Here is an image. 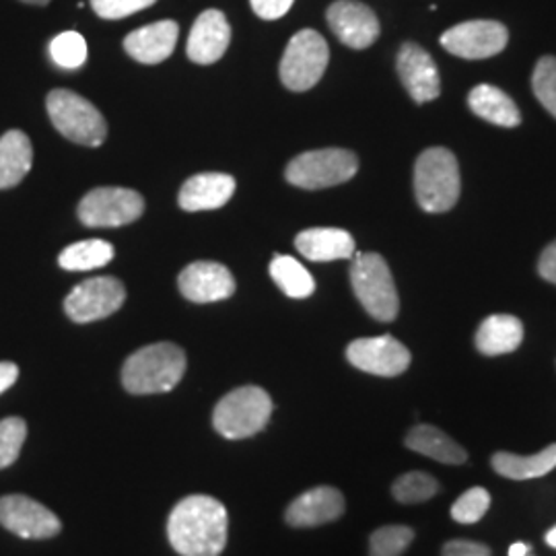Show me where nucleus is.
I'll list each match as a JSON object with an SVG mask.
<instances>
[{
  "instance_id": "obj_33",
  "label": "nucleus",
  "mask_w": 556,
  "mask_h": 556,
  "mask_svg": "<svg viewBox=\"0 0 556 556\" xmlns=\"http://www.w3.org/2000/svg\"><path fill=\"white\" fill-rule=\"evenodd\" d=\"M489 507H491L489 491L482 486H475L457 498L452 507V517L457 523H477L489 511Z\"/></svg>"
},
{
  "instance_id": "obj_9",
  "label": "nucleus",
  "mask_w": 556,
  "mask_h": 556,
  "mask_svg": "<svg viewBox=\"0 0 556 556\" xmlns=\"http://www.w3.org/2000/svg\"><path fill=\"white\" fill-rule=\"evenodd\" d=\"M144 200L130 188H96L80 200V223L87 227H122L139 219Z\"/></svg>"
},
{
  "instance_id": "obj_28",
  "label": "nucleus",
  "mask_w": 556,
  "mask_h": 556,
  "mask_svg": "<svg viewBox=\"0 0 556 556\" xmlns=\"http://www.w3.org/2000/svg\"><path fill=\"white\" fill-rule=\"evenodd\" d=\"M270 277L287 298L305 299L316 291V280L299 260L277 256L270 262Z\"/></svg>"
},
{
  "instance_id": "obj_14",
  "label": "nucleus",
  "mask_w": 556,
  "mask_h": 556,
  "mask_svg": "<svg viewBox=\"0 0 556 556\" xmlns=\"http://www.w3.org/2000/svg\"><path fill=\"white\" fill-rule=\"evenodd\" d=\"M326 17L334 36L349 48L365 50L379 38L376 13L355 0H338L328 9Z\"/></svg>"
},
{
  "instance_id": "obj_11",
  "label": "nucleus",
  "mask_w": 556,
  "mask_h": 556,
  "mask_svg": "<svg viewBox=\"0 0 556 556\" xmlns=\"http://www.w3.org/2000/svg\"><path fill=\"white\" fill-rule=\"evenodd\" d=\"M509 34L498 21H466L441 36V46L459 59L482 60L505 50Z\"/></svg>"
},
{
  "instance_id": "obj_29",
  "label": "nucleus",
  "mask_w": 556,
  "mask_h": 556,
  "mask_svg": "<svg viewBox=\"0 0 556 556\" xmlns=\"http://www.w3.org/2000/svg\"><path fill=\"white\" fill-rule=\"evenodd\" d=\"M50 56L64 71H77L87 62V41L77 31H64L50 43Z\"/></svg>"
},
{
  "instance_id": "obj_27",
  "label": "nucleus",
  "mask_w": 556,
  "mask_h": 556,
  "mask_svg": "<svg viewBox=\"0 0 556 556\" xmlns=\"http://www.w3.org/2000/svg\"><path fill=\"white\" fill-rule=\"evenodd\" d=\"M114 260V248L103 239H85L68 245L60 254L59 264L64 270H96Z\"/></svg>"
},
{
  "instance_id": "obj_21",
  "label": "nucleus",
  "mask_w": 556,
  "mask_h": 556,
  "mask_svg": "<svg viewBox=\"0 0 556 556\" xmlns=\"http://www.w3.org/2000/svg\"><path fill=\"white\" fill-rule=\"evenodd\" d=\"M295 248L301 256L312 262H332V260L353 258L355 239L344 229L318 227L299 233Z\"/></svg>"
},
{
  "instance_id": "obj_12",
  "label": "nucleus",
  "mask_w": 556,
  "mask_h": 556,
  "mask_svg": "<svg viewBox=\"0 0 556 556\" xmlns=\"http://www.w3.org/2000/svg\"><path fill=\"white\" fill-rule=\"evenodd\" d=\"M346 358L361 371L379 376V378H396L402 376L410 365V351L390 334L376 338H358L346 349Z\"/></svg>"
},
{
  "instance_id": "obj_22",
  "label": "nucleus",
  "mask_w": 556,
  "mask_h": 556,
  "mask_svg": "<svg viewBox=\"0 0 556 556\" xmlns=\"http://www.w3.org/2000/svg\"><path fill=\"white\" fill-rule=\"evenodd\" d=\"M523 340V326L516 316L498 314L480 324L477 332V349L482 355L495 357L514 353Z\"/></svg>"
},
{
  "instance_id": "obj_30",
  "label": "nucleus",
  "mask_w": 556,
  "mask_h": 556,
  "mask_svg": "<svg viewBox=\"0 0 556 556\" xmlns=\"http://www.w3.org/2000/svg\"><path fill=\"white\" fill-rule=\"evenodd\" d=\"M439 491V482L431 475L427 472H408V475H402L394 482L392 486V493L400 503H422V501H429L431 497H435Z\"/></svg>"
},
{
  "instance_id": "obj_35",
  "label": "nucleus",
  "mask_w": 556,
  "mask_h": 556,
  "mask_svg": "<svg viewBox=\"0 0 556 556\" xmlns=\"http://www.w3.org/2000/svg\"><path fill=\"white\" fill-rule=\"evenodd\" d=\"M155 2L157 0H91V7L101 20L116 21L130 17Z\"/></svg>"
},
{
  "instance_id": "obj_24",
  "label": "nucleus",
  "mask_w": 556,
  "mask_h": 556,
  "mask_svg": "<svg viewBox=\"0 0 556 556\" xmlns=\"http://www.w3.org/2000/svg\"><path fill=\"white\" fill-rule=\"evenodd\" d=\"M468 105L478 118L486 119V122L497 124L503 128H514L521 122V114L517 110L516 101L493 85L475 87L468 96Z\"/></svg>"
},
{
  "instance_id": "obj_10",
  "label": "nucleus",
  "mask_w": 556,
  "mask_h": 556,
  "mask_svg": "<svg viewBox=\"0 0 556 556\" xmlns=\"http://www.w3.org/2000/svg\"><path fill=\"white\" fill-rule=\"evenodd\" d=\"M126 301V289L114 277L83 280L64 301L66 316L77 324H89L116 314Z\"/></svg>"
},
{
  "instance_id": "obj_37",
  "label": "nucleus",
  "mask_w": 556,
  "mask_h": 556,
  "mask_svg": "<svg viewBox=\"0 0 556 556\" xmlns=\"http://www.w3.org/2000/svg\"><path fill=\"white\" fill-rule=\"evenodd\" d=\"M443 556H491L489 546L468 542V540H452L443 546Z\"/></svg>"
},
{
  "instance_id": "obj_5",
  "label": "nucleus",
  "mask_w": 556,
  "mask_h": 556,
  "mask_svg": "<svg viewBox=\"0 0 556 556\" xmlns=\"http://www.w3.org/2000/svg\"><path fill=\"white\" fill-rule=\"evenodd\" d=\"M48 116L52 119L54 128L62 137L85 147H100L108 135V124L100 114V110L68 89H54L50 91L48 100Z\"/></svg>"
},
{
  "instance_id": "obj_25",
  "label": "nucleus",
  "mask_w": 556,
  "mask_h": 556,
  "mask_svg": "<svg viewBox=\"0 0 556 556\" xmlns=\"http://www.w3.org/2000/svg\"><path fill=\"white\" fill-rule=\"evenodd\" d=\"M406 447L417 454H422V456L438 459L441 464H452V466L464 464L468 459L464 447L457 441L431 425L415 427L406 435Z\"/></svg>"
},
{
  "instance_id": "obj_32",
  "label": "nucleus",
  "mask_w": 556,
  "mask_h": 556,
  "mask_svg": "<svg viewBox=\"0 0 556 556\" xmlns=\"http://www.w3.org/2000/svg\"><path fill=\"white\" fill-rule=\"evenodd\" d=\"M27 438V422L20 417L0 420V470L13 466Z\"/></svg>"
},
{
  "instance_id": "obj_15",
  "label": "nucleus",
  "mask_w": 556,
  "mask_h": 556,
  "mask_svg": "<svg viewBox=\"0 0 556 556\" xmlns=\"http://www.w3.org/2000/svg\"><path fill=\"white\" fill-rule=\"evenodd\" d=\"M181 295L194 303H215L236 293V278L217 262H194L178 278Z\"/></svg>"
},
{
  "instance_id": "obj_23",
  "label": "nucleus",
  "mask_w": 556,
  "mask_h": 556,
  "mask_svg": "<svg viewBox=\"0 0 556 556\" xmlns=\"http://www.w3.org/2000/svg\"><path fill=\"white\" fill-rule=\"evenodd\" d=\"M34 163L31 140L21 130H9L0 139V190L17 186Z\"/></svg>"
},
{
  "instance_id": "obj_3",
  "label": "nucleus",
  "mask_w": 556,
  "mask_h": 556,
  "mask_svg": "<svg viewBox=\"0 0 556 556\" xmlns=\"http://www.w3.org/2000/svg\"><path fill=\"white\" fill-rule=\"evenodd\" d=\"M415 194L427 213H445L459 199V167L452 151L433 147L418 155Z\"/></svg>"
},
{
  "instance_id": "obj_20",
  "label": "nucleus",
  "mask_w": 556,
  "mask_h": 556,
  "mask_svg": "<svg viewBox=\"0 0 556 556\" xmlns=\"http://www.w3.org/2000/svg\"><path fill=\"white\" fill-rule=\"evenodd\" d=\"M236 192V179L227 174H199L179 190V206L188 213L215 211L227 204Z\"/></svg>"
},
{
  "instance_id": "obj_18",
  "label": "nucleus",
  "mask_w": 556,
  "mask_h": 556,
  "mask_svg": "<svg viewBox=\"0 0 556 556\" xmlns=\"http://www.w3.org/2000/svg\"><path fill=\"white\" fill-rule=\"evenodd\" d=\"M344 514V497L334 486L305 491L287 507V523L293 528H316Z\"/></svg>"
},
{
  "instance_id": "obj_41",
  "label": "nucleus",
  "mask_w": 556,
  "mask_h": 556,
  "mask_svg": "<svg viewBox=\"0 0 556 556\" xmlns=\"http://www.w3.org/2000/svg\"><path fill=\"white\" fill-rule=\"evenodd\" d=\"M546 544H548L551 548H556V528H553V530L546 534Z\"/></svg>"
},
{
  "instance_id": "obj_40",
  "label": "nucleus",
  "mask_w": 556,
  "mask_h": 556,
  "mask_svg": "<svg viewBox=\"0 0 556 556\" xmlns=\"http://www.w3.org/2000/svg\"><path fill=\"white\" fill-rule=\"evenodd\" d=\"M530 546L528 544H523V542H516V544H511V548H509V556H528L530 555Z\"/></svg>"
},
{
  "instance_id": "obj_39",
  "label": "nucleus",
  "mask_w": 556,
  "mask_h": 556,
  "mask_svg": "<svg viewBox=\"0 0 556 556\" xmlns=\"http://www.w3.org/2000/svg\"><path fill=\"white\" fill-rule=\"evenodd\" d=\"M17 378H20V367L11 361H2L0 363V394H4L9 388H13Z\"/></svg>"
},
{
  "instance_id": "obj_13",
  "label": "nucleus",
  "mask_w": 556,
  "mask_h": 556,
  "mask_svg": "<svg viewBox=\"0 0 556 556\" xmlns=\"http://www.w3.org/2000/svg\"><path fill=\"white\" fill-rule=\"evenodd\" d=\"M0 526L15 536L27 540H46L60 534L62 523L46 505L25 495H7L0 498Z\"/></svg>"
},
{
  "instance_id": "obj_38",
  "label": "nucleus",
  "mask_w": 556,
  "mask_h": 556,
  "mask_svg": "<svg viewBox=\"0 0 556 556\" xmlns=\"http://www.w3.org/2000/svg\"><path fill=\"white\" fill-rule=\"evenodd\" d=\"M540 277L546 278L548 282L556 285V241H553L540 256V264H538Z\"/></svg>"
},
{
  "instance_id": "obj_36",
  "label": "nucleus",
  "mask_w": 556,
  "mask_h": 556,
  "mask_svg": "<svg viewBox=\"0 0 556 556\" xmlns=\"http://www.w3.org/2000/svg\"><path fill=\"white\" fill-rule=\"evenodd\" d=\"M295 0H252V9L260 20L275 21L285 17Z\"/></svg>"
},
{
  "instance_id": "obj_2",
  "label": "nucleus",
  "mask_w": 556,
  "mask_h": 556,
  "mask_svg": "<svg viewBox=\"0 0 556 556\" xmlns=\"http://www.w3.org/2000/svg\"><path fill=\"white\" fill-rule=\"evenodd\" d=\"M186 374V355L178 344L157 342L130 355L122 367V383L135 396L165 394Z\"/></svg>"
},
{
  "instance_id": "obj_26",
  "label": "nucleus",
  "mask_w": 556,
  "mask_h": 556,
  "mask_svg": "<svg viewBox=\"0 0 556 556\" xmlns=\"http://www.w3.org/2000/svg\"><path fill=\"white\" fill-rule=\"evenodd\" d=\"M493 468L501 477L511 478V480L544 477L556 468V443L548 445L546 450H542L534 456H516V454L501 452L493 456Z\"/></svg>"
},
{
  "instance_id": "obj_8",
  "label": "nucleus",
  "mask_w": 556,
  "mask_h": 556,
  "mask_svg": "<svg viewBox=\"0 0 556 556\" xmlns=\"http://www.w3.org/2000/svg\"><path fill=\"white\" fill-rule=\"evenodd\" d=\"M330 59L328 43L314 29L295 34L280 60V80L291 91H307L318 85Z\"/></svg>"
},
{
  "instance_id": "obj_7",
  "label": "nucleus",
  "mask_w": 556,
  "mask_h": 556,
  "mask_svg": "<svg viewBox=\"0 0 556 556\" xmlns=\"http://www.w3.org/2000/svg\"><path fill=\"white\" fill-rule=\"evenodd\" d=\"M357 169L358 160L353 151L319 149L303 153L291 161L287 167V179L298 188L319 190L355 178Z\"/></svg>"
},
{
  "instance_id": "obj_17",
  "label": "nucleus",
  "mask_w": 556,
  "mask_h": 556,
  "mask_svg": "<svg viewBox=\"0 0 556 556\" xmlns=\"http://www.w3.org/2000/svg\"><path fill=\"white\" fill-rule=\"evenodd\" d=\"M229 41H231V27L227 23V17L217 9H208L194 23L186 52L197 64H213L223 59Z\"/></svg>"
},
{
  "instance_id": "obj_19",
  "label": "nucleus",
  "mask_w": 556,
  "mask_h": 556,
  "mask_svg": "<svg viewBox=\"0 0 556 556\" xmlns=\"http://www.w3.org/2000/svg\"><path fill=\"white\" fill-rule=\"evenodd\" d=\"M178 34L176 21H157L126 36L124 50L142 64H160L172 56Z\"/></svg>"
},
{
  "instance_id": "obj_1",
  "label": "nucleus",
  "mask_w": 556,
  "mask_h": 556,
  "mask_svg": "<svg viewBox=\"0 0 556 556\" xmlns=\"http://www.w3.org/2000/svg\"><path fill=\"white\" fill-rule=\"evenodd\" d=\"M225 505L206 495L179 501L167 519V536L181 556H219L227 546Z\"/></svg>"
},
{
  "instance_id": "obj_6",
  "label": "nucleus",
  "mask_w": 556,
  "mask_h": 556,
  "mask_svg": "<svg viewBox=\"0 0 556 556\" xmlns=\"http://www.w3.org/2000/svg\"><path fill=\"white\" fill-rule=\"evenodd\" d=\"M351 282L361 305L379 321L396 319L400 309L396 285L379 254H358L351 268Z\"/></svg>"
},
{
  "instance_id": "obj_31",
  "label": "nucleus",
  "mask_w": 556,
  "mask_h": 556,
  "mask_svg": "<svg viewBox=\"0 0 556 556\" xmlns=\"http://www.w3.org/2000/svg\"><path fill=\"white\" fill-rule=\"evenodd\" d=\"M415 540V532L406 526H386L379 528L369 540V555L400 556Z\"/></svg>"
},
{
  "instance_id": "obj_4",
  "label": "nucleus",
  "mask_w": 556,
  "mask_h": 556,
  "mask_svg": "<svg viewBox=\"0 0 556 556\" xmlns=\"http://www.w3.org/2000/svg\"><path fill=\"white\" fill-rule=\"evenodd\" d=\"M273 417V400L256 386H243L220 400L213 425L225 439H245L266 429Z\"/></svg>"
},
{
  "instance_id": "obj_34",
  "label": "nucleus",
  "mask_w": 556,
  "mask_h": 556,
  "mask_svg": "<svg viewBox=\"0 0 556 556\" xmlns=\"http://www.w3.org/2000/svg\"><path fill=\"white\" fill-rule=\"evenodd\" d=\"M532 87L538 101L556 118V59L544 56L538 60Z\"/></svg>"
},
{
  "instance_id": "obj_16",
  "label": "nucleus",
  "mask_w": 556,
  "mask_h": 556,
  "mask_svg": "<svg viewBox=\"0 0 556 556\" xmlns=\"http://www.w3.org/2000/svg\"><path fill=\"white\" fill-rule=\"evenodd\" d=\"M397 75L417 103L438 100L441 80L435 60L417 43H404L397 52Z\"/></svg>"
},
{
  "instance_id": "obj_42",
  "label": "nucleus",
  "mask_w": 556,
  "mask_h": 556,
  "mask_svg": "<svg viewBox=\"0 0 556 556\" xmlns=\"http://www.w3.org/2000/svg\"><path fill=\"white\" fill-rule=\"evenodd\" d=\"M23 2H29V4H48L50 0H23Z\"/></svg>"
},
{
  "instance_id": "obj_43",
  "label": "nucleus",
  "mask_w": 556,
  "mask_h": 556,
  "mask_svg": "<svg viewBox=\"0 0 556 556\" xmlns=\"http://www.w3.org/2000/svg\"><path fill=\"white\" fill-rule=\"evenodd\" d=\"M528 556H530V555H528Z\"/></svg>"
}]
</instances>
